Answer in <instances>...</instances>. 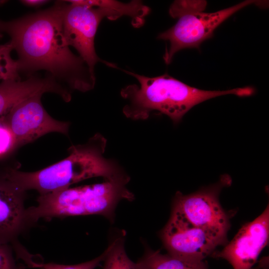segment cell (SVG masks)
Wrapping results in <instances>:
<instances>
[{
	"label": "cell",
	"instance_id": "cell-1",
	"mask_svg": "<svg viewBox=\"0 0 269 269\" xmlns=\"http://www.w3.org/2000/svg\"><path fill=\"white\" fill-rule=\"evenodd\" d=\"M63 1L50 7L9 21L0 20V33L10 37L19 73L30 76L37 71L47 74L71 91L93 89L95 84L88 66L70 49L63 30Z\"/></svg>",
	"mask_w": 269,
	"mask_h": 269
},
{
	"label": "cell",
	"instance_id": "cell-2",
	"mask_svg": "<svg viewBox=\"0 0 269 269\" xmlns=\"http://www.w3.org/2000/svg\"><path fill=\"white\" fill-rule=\"evenodd\" d=\"M106 144L105 137L98 133L84 144L70 146L69 155L58 162L33 172L19 171L10 166L9 175L22 189L36 190L39 195L93 177L129 182L130 177L118 162L104 156Z\"/></svg>",
	"mask_w": 269,
	"mask_h": 269
},
{
	"label": "cell",
	"instance_id": "cell-3",
	"mask_svg": "<svg viewBox=\"0 0 269 269\" xmlns=\"http://www.w3.org/2000/svg\"><path fill=\"white\" fill-rule=\"evenodd\" d=\"M124 71L138 82V85H128L121 91L126 102L123 112L133 120H146L151 112L156 111L169 117L176 124L192 108L205 101L229 94L249 96L255 92L250 87L224 91L204 90L186 85L168 74L149 77Z\"/></svg>",
	"mask_w": 269,
	"mask_h": 269
},
{
	"label": "cell",
	"instance_id": "cell-4",
	"mask_svg": "<svg viewBox=\"0 0 269 269\" xmlns=\"http://www.w3.org/2000/svg\"><path fill=\"white\" fill-rule=\"evenodd\" d=\"M127 183L106 180L39 195L36 205L27 208L28 218L34 226L41 219L91 215H101L113 222L118 203L134 198Z\"/></svg>",
	"mask_w": 269,
	"mask_h": 269
},
{
	"label": "cell",
	"instance_id": "cell-5",
	"mask_svg": "<svg viewBox=\"0 0 269 269\" xmlns=\"http://www.w3.org/2000/svg\"><path fill=\"white\" fill-rule=\"evenodd\" d=\"M92 6L81 0L63 1L62 25L63 34L68 45L73 47L79 56L95 75V66L102 62L111 67L112 63L101 59L95 48V38L99 25L105 18L116 20L118 16L114 11L102 0H91Z\"/></svg>",
	"mask_w": 269,
	"mask_h": 269
},
{
	"label": "cell",
	"instance_id": "cell-6",
	"mask_svg": "<svg viewBox=\"0 0 269 269\" xmlns=\"http://www.w3.org/2000/svg\"><path fill=\"white\" fill-rule=\"evenodd\" d=\"M231 183V177L224 175L217 183L194 193L185 195L177 191L172 210L194 226L213 235L225 245L230 227V217L221 206L219 196L222 188Z\"/></svg>",
	"mask_w": 269,
	"mask_h": 269
},
{
	"label": "cell",
	"instance_id": "cell-7",
	"mask_svg": "<svg viewBox=\"0 0 269 269\" xmlns=\"http://www.w3.org/2000/svg\"><path fill=\"white\" fill-rule=\"evenodd\" d=\"M255 1L247 0L214 12H195L179 16L173 26L159 34L157 37L169 43L163 56L165 62L169 64L175 54L183 49H199L202 42L212 37L214 30L222 22Z\"/></svg>",
	"mask_w": 269,
	"mask_h": 269
},
{
	"label": "cell",
	"instance_id": "cell-8",
	"mask_svg": "<svg viewBox=\"0 0 269 269\" xmlns=\"http://www.w3.org/2000/svg\"><path fill=\"white\" fill-rule=\"evenodd\" d=\"M9 166L0 165V244L11 245L16 255L22 256L28 251L19 238L34 226L24 205L26 191L11 179Z\"/></svg>",
	"mask_w": 269,
	"mask_h": 269
},
{
	"label": "cell",
	"instance_id": "cell-9",
	"mask_svg": "<svg viewBox=\"0 0 269 269\" xmlns=\"http://www.w3.org/2000/svg\"><path fill=\"white\" fill-rule=\"evenodd\" d=\"M37 93L16 104L5 115V122L15 139L16 148L50 133L68 134L70 123L51 117Z\"/></svg>",
	"mask_w": 269,
	"mask_h": 269
},
{
	"label": "cell",
	"instance_id": "cell-10",
	"mask_svg": "<svg viewBox=\"0 0 269 269\" xmlns=\"http://www.w3.org/2000/svg\"><path fill=\"white\" fill-rule=\"evenodd\" d=\"M160 236L168 254L195 261H203L212 255L217 247L223 245L213 235L194 226L173 210Z\"/></svg>",
	"mask_w": 269,
	"mask_h": 269
},
{
	"label": "cell",
	"instance_id": "cell-11",
	"mask_svg": "<svg viewBox=\"0 0 269 269\" xmlns=\"http://www.w3.org/2000/svg\"><path fill=\"white\" fill-rule=\"evenodd\" d=\"M269 236V207L253 221L245 224L232 240L220 252L212 256L222 258L233 269H252L263 249L267 245Z\"/></svg>",
	"mask_w": 269,
	"mask_h": 269
},
{
	"label": "cell",
	"instance_id": "cell-12",
	"mask_svg": "<svg viewBox=\"0 0 269 269\" xmlns=\"http://www.w3.org/2000/svg\"><path fill=\"white\" fill-rule=\"evenodd\" d=\"M40 93L56 94L66 102L72 97L68 88L48 74L44 77L32 75L24 80L3 81L0 83V117L17 103Z\"/></svg>",
	"mask_w": 269,
	"mask_h": 269
},
{
	"label": "cell",
	"instance_id": "cell-13",
	"mask_svg": "<svg viewBox=\"0 0 269 269\" xmlns=\"http://www.w3.org/2000/svg\"><path fill=\"white\" fill-rule=\"evenodd\" d=\"M137 263L142 269H209L203 261L180 259L145 247L144 253Z\"/></svg>",
	"mask_w": 269,
	"mask_h": 269
},
{
	"label": "cell",
	"instance_id": "cell-14",
	"mask_svg": "<svg viewBox=\"0 0 269 269\" xmlns=\"http://www.w3.org/2000/svg\"><path fill=\"white\" fill-rule=\"evenodd\" d=\"M125 234L122 232L112 239L105 250L103 269H142L133 262L125 250Z\"/></svg>",
	"mask_w": 269,
	"mask_h": 269
},
{
	"label": "cell",
	"instance_id": "cell-15",
	"mask_svg": "<svg viewBox=\"0 0 269 269\" xmlns=\"http://www.w3.org/2000/svg\"><path fill=\"white\" fill-rule=\"evenodd\" d=\"M12 50L9 41L0 45V80L2 81L21 79L16 60L11 56Z\"/></svg>",
	"mask_w": 269,
	"mask_h": 269
},
{
	"label": "cell",
	"instance_id": "cell-16",
	"mask_svg": "<svg viewBox=\"0 0 269 269\" xmlns=\"http://www.w3.org/2000/svg\"><path fill=\"white\" fill-rule=\"evenodd\" d=\"M28 266L15 254L10 244H0V269H27Z\"/></svg>",
	"mask_w": 269,
	"mask_h": 269
},
{
	"label": "cell",
	"instance_id": "cell-17",
	"mask_svg": "<svg viewBox=\"0 0 269 269\" xmlns=\"http://www.w3.org/2000/svg\"><path fill=\"white\" fill-rule=\"evenodd\" d=\"M207 5L204 0H176L170 6L169 13L171 16H179L192 12L203 11Z\"/></svg>",
	"mask_w": 269,
	"mask_h": 269
},
{
	"label": "cell",
	"instance_id": "cell-18",
	"mask_svg": "<svg viewBox=\"0 0 269 269\" xmlns=\"http://www.w3.org/2000/svg\"><path fill=\"white\" fill-rule=\"evenodd\" d=\"M16 149L13 135L2 116L0 117V160L9 156Z\"/></svg>",
	"mask_w": 269,
	"mask_h": 269
},
{
	"label": "cell",
	"instance_id": "cell-19",
	"mask_svg": "<svg viewBox=\"0 0 269 269\" xmlns=\"http://www.w3.org/2000/svg\"><path fill=\"white\" fill-rule=\"evenodd\" d=\"M106 255L105 251L98 257L84 263L72 265H65L53 263H44L40 264L38 269H95L99 266L104 259Z\"/></svg>",
	"mask_w": 269,
	"mask_h": 269
},
{
	"label": "cell",
	"instance_id": "cell-20",
	"mask_svg": "<svg viewBox=\"0 0 269 269\" xmlns=\"http://www.w3.org/2000/svg\"><path fill=\"white\" fill-rule=\"evenodd\" d=\"M20 1L26 6L38 7L45 4L49 1L45 0H22Z\"/></svg>",
	"mask_w": 269,
	"mask_h": 269
},
{
	"label": "cell",
	"instance_id": "cell-21",
	"mask_svg": "<svg viewBox=\"0 0 269 269\" xmlns=\"http://www.w3.org/2000/svg\"><path fill=\"white\" fill-rule=\"evenodd\" d=\"M252 269H258V268H253Z\"/></svg>",
	"mask_w": 269,
	"mask_h": 269
}]
</instances>
